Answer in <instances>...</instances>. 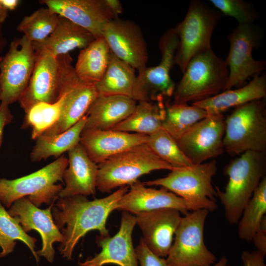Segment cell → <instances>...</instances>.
Listing matches in <instances>:
<instances>
[{"mask_svg": "<svg viewBox=\"0 0 266 266\" xmlns=\"http://www.w3.org/2000/svg\"><path fill=\"white\" fill-rule=\"evenodd\" d=\"M62 91L65 98L59 118L42 134L54 135L68 130L85 116L98 96L96 85L80 80L73 66L68 67L65 74Z\"/></svg>", "mask_w": 266, "mask_h": 266, "instance_id": "obj_17", "label": "cell"}, {"mask_svg": "<svg viewBox=\"0 0 266 266\" xmlns=\"http://www.w3.org/2000/svg\"><path fill=\"white\" fill-rule=\"evenodd\" d=\"M161 60L156 66L138 71L132 98L141 101H164L173 96L176 85L170 73L175 65L178 38L174 28L167 30L159 42Z\"/></svg>", "mask_w": 266, "mask_h": 266, "instance_id": "obj_10", "label": "cell"}, {"mask_svg": "<svg viewBox=\"0 0 266 266\" xmlns=\"http://www.w3.org/2000/svg\"><path fill=\"white\" fill-rule=\"evenodd\" d=\"M8 106L3 102L0 103V147L2 142L4 128L12 122L13 119Z\"/></svg>", "mask_w": 266, "mask_h": 266, "instance_id": "obj_41", "label": "cell"}, {"mask_svg": "<svg viewBox=\"0 0 266 266\" xmlns=\"http://www.w3.org/2000/svg\"><path fill=\"white\" fill-rule=\"evenodd\" d=\"M206 209L189 212L181 217L166 259L167 266H212L217 261L203 238L209 213Z\"/></svg>", "mask_w": 266, "mask_h": 266, "instance_id": "obj_9", "label": "cell"}, {"mask_svg": "<svg viewBox=\"0 0 266 266\" xmlns=\"http://www.w3.org/2000/svg\"><path fill=\"white\" fill-rule=\"evenodd\" d=\"M36 55L33 43L25 35L15 39L0 62V100L9 105L18 100L26 90Z\"/></svg>", "mask_w": 266, "mask_h": 266, "instance_id": "obj_12", "label": "cell"}, {"mask_svg": "<svg viewBox=\"0 0 266 266\" xmlns=\"http://www.w3.org/2000/svg\"><path fill=\"white\" fill-rule=\"evenodd\" d=\"M173 94L174 103L202 101L224 90L229 71L225 61L212 49L193 57Z\"/></svg>", "mask_w": 266, "mask_h": 266, "instance_id": "obj_4", "label": "cell"}, {"mask_svg": "<svg viewBox=\"0 0 266 266\" xmlns=\"http://www.w3.org/2000/svg\"><path fill=\"white\" fill-rule=\"evenodd\" d=\"M95 39L86 30L60 16L52 33L42 41L33 43V46L35 55L46 54L58 57L76 49L81 50Z\"/></svg>", "mask_w": 266, "mask_h": 266, "instance_id": "obj_24", "label": "cell"}, {"mask_svg": "<svg viewBox=\"0 0 266 266\" xmlns=\"http://www.w3.org/2000/svg\"><path fill=\"white\" fill-rule=\"evenodd\" d=\"M266 213V176H264L245 206L237 223L240 238L251 242Z\"/></svg>", "mask_w": 266, "mask_h": 266, "instance_id": "obj_31", "label": "cell"}, {"mask_svg": "<svg viewBox=\"0 0 266 266\" xmlns=\"http://www.w3.org/2000/svg\"><path fill=\"white\" fill-rule=\"evenodd\" d=\"M65 98V94L62 91L59 99L55 102H38L26 113L22 128L32 129V139L35 140L57 122L60 116Z\"/></svg>", "mask_w": 266, "mask_h": 266, "instance_id": "obj_33", "label": "cell"}, {"mask_svg": "<svg viewBox=\"0 0 266 266\" xmlns=\"http://www.w3.org/2000/svg\"><path fill=\"white\" fill-rule=\"evenodd\" d=\"M41 3L58 14L90 32L101 36L104 26L117 18L107 0H43Z\"/></svg>", "mask_w": 266, "mask_h": 266, "instance_id": "obj_19", "label": "cell"}, {"mask_svg": "<svg viewBox=\"0 0 266 266\" xmlns=\"http://www.w3.org/2000/svg\"><path fill=\"white\" fill-rule=\"evenodd\" d=\"M166 114L162 128L176 141L192 126L205 118V110L192 104L174 103L166 104Z\"/></svg>", "mask_w": 266, "mask_h": 266, "instance_id": "obj_32", "label": "cell"}, {"mask_svg": "<svg viewBox=\"0 0 266 266\" xmlns=\"http://www.w3.org/2000/svg\"><path fill=\"white\" fill-rule=\"evenodd\" d=\"M68 159L62 155L54 162L29 175L14 179H0V202L9 208L17 200L27 197L37 207L54 204L63 187V174Z\"/></svg>", "mask_w": 266, "mask_h": 266, "instance_id": "obj_6", "label": "cell"}, {"mask_svg": "<svg viewBox=\"0 0 266 266\" xmlns=\"http://www.w3.org/2000/svg\"><path fill=\"white\" fill-rule=\"evenodd\" d=\"M223 15L199 0H191L183 20L174 28L178 38L175 65L183 73L190 60L211 49L213 31Z\"/></svg>", "mask_w": 266, "mask_h": 266, "instance_id": "obj_8", "label": "cell"}, {"mask_svg": "<svg viewBox=\"0 0 266 266\" xmlns=\"http://www.w3.org/2000/svg\"><path fill=\"white\" fill-rule=\"evenodd\" d=\"M148 135L112 129L83 130L79 143L89 157L99 164L135 146L147 143Z\"/></svg>", "mask_w": 266, "mask_h": 266, "instance_id": "obj_21", "label": "cell"}, {"mask_svg": "<svg viewBox=\"0 0 266 266\" xmlns=\"http://www.w3.org/2000/svg\"><path fill=\"white\" fill-rule=\"evenodd\" d=\"M166 114L164 101H138L132 114L111 129L149 135L162 128Z\"/></svg>", "mask_w": 266, "mask_h": 266, "instance_id": "obj_28", "label": "cell"}, {"mask_svg": "<svg viewBox=\"0 0 266 266\" xmlns=\"http://www.w3.org/2000/svg\"><path fill=\"white\" fill-rule=\"evenodd\" d=\"M111 54L103 37L95 38L80 50L74 67L76 75L83 82L96 85L106 70Z\"/></svg>", "mask_w": 266, "mask_h": 266, "instance_id": "obj_27", "label": "cell"}, {"mask_svg": "<svg viewBox=\"0 0 266 266\" xmlns=\"http://www.w3.org/2000/svg\"><path fill=\"white\" fill-rule=\"evenodd\" d=\"M225 119L222 114L208 115L192 126L177 143L193 165L203 163L224 151Z\"/></svg>", "mask_w": 266, "mask_h": 266, "instance_id": "obj_14", "label": "cell"}, {"mask_svg": "<svg viewBox=\"0 0 266 266\" xmlns=\"http://www.w3.org/2000/svg\"><path fill=\"white\" fill-rule=\"evenodd\" d=\"M171 208L185 215L190 212L186 202L167 190L147 188L139 180L120 199L117 209L134 215L143 212Z\"/></svg>", "mask_w": 266, "mask_h": 266, "instance_id": "obj_22", "label": "cell"}, {"mask_svg": "<svg viewBox=\"0 0 266 266\" xmlns=\"http://www.w3.org/2000/svg\"><path fill=\"white\" fill-rule=\"evenodd\" d=\"M228 176L224 191L215 187L217 197L230 225L237 224L243 210L262 178L265 176V152L247 151L231 161L225 167Z\"/></svg>", "mask_w": 266, "mask_h": 266, "instance_id": "obj_2", "label": "cell"}, {"mask_svg": "<svg viewBox=\"0 0 266 266\" xmlns=\"http://www.w3.org/2000/svg\"><path fill=\"white\" fill-rule=\"evenodd\" d=\"M85 115L77 123L66 131L54 135L41 134L36 139L30 154L33 162L49 157L59 158L79 143L80 135L86 122Z\"/></svg>", "mask_w": 266, "mask_h": 266, "instance_id": "obj_29", "label": "cell"}, {"mask_svg": "<svg viewBox=\"0 0 266 266\" xmlns=\"http://www.w3.org/2000/svg\"><path fill=\"white\" fill-rule=\"evenodd\" d=\"M212 266H230V265L228 264L227 258L225 256H223L217 263L216 262Z\"/></svg>", "mask_w": 266, "mask_h": 266, "instance_id": "obj_45", "label": "cell"}, {"mask_svg": "<svg viewBox=\"0 0 266 266\" xmlns=\"http://www.w3.org/2000/svg\"><path fill=\"white\" fill-rule=\"evenodd\" d=\"M101 36L112 53L135 70L146 67L149 58L146 42L141 29L133 21L114 19L104 26Z\"/></svg>", "mask_w": 266, "mask_h": 266, "instance_id": "obj_15", "label": "cell"}, {"mask_svg": "<svg viewBox=\"0 0 266 266\" xmlns=\"http://www.w3.org/2000/svg\"><path fill=\"white\" fill-rule=\"evenodd\" d=\"M67 152L68 166L63 174L65 187L60 192L59 198L94 195L98 164L89 157L79 143Z\"/></svg>", "mask_w": 266, "mask_h": 266, "instance_id": "obj_23", "label": "cell"}, {"mask_svg": "<svg viewBox=\"0 0 266 266\" xmlns=\"http://www.w3.org/2000/svg\"><path fill=\"white\" fill-rule=\"evenodd\" d=\"M227 38L230 46L225 62L229 74L224 91L243 86L250 77L261 74L266 66L265 61L256 60L252 56L262 38L260 30L254 24H238Z\"/></svg>", "mask_w": 266, "mask_h": 266, "instance_id": "obj_11", "label": "cell"}, {"mask_svg": "<svg viewBox=\"0 0 266 266\" xmlns=\"http://www.w3.org/2000/svg\"><path fill=\"white\" fill-rule=\"evenodd\" d=\"M136 104L127 96H98L85 114L87 119L83 130L111 129L130 115Z\"/></svg>", "mask_w": 266, "mask_h": 266, "instance_id": "obj_25", "label": "cell"}, {"mask_svg": "<svg viewBox=\"0 0 266 266\" xmlns=\"http://www.w3.org/2000/svg\"><path fill=\"white\" fill-rule=\"evenodd\" d=\"M54 204L47 209H41L32 203L27 197L16 200L7 211L15 218L24 231L27 233L32 230L38 232L42 239L41 249L36 252L37 255L42 256L50 263L54 261L55 242L62 243L63 236L55 224L52 208Z\"/></svg>", "mask_w": 266, "mask_h": 266, "instance_id": "obj_16", "label": "cell"}, {"mask_svg": "<svg viewBox=\"0 0 266 266\" xmlns=\"http://www.w3.org/2000/svg\"><path fill=\"white\" fill-rule=\"evenodd\" d=\"M217 170V162L173 168L166 176L143 183L145 186H159L182 198L190 211L217 208L215 188L212 180Z\"/></svg>", "mask_w": 266, "mask_h": 266, "instance_id": "obj_3", "label": "cell"}, {"mask_svg": "<svg viewBox=\"0 0 266 266\" xmlns=\"http://www.w3.org/2000/svg\"><path fill=\"white\" fill-rule=\"evenodd\" d=\"M2 58L0 57V62Z\"/></svg>", "mask_w": 266, "mask_h": 266, "instance_id": "obj_46", "label": "cell"}, {"mask_svg": "<svg viewBox=\"0 0 266 266\" xmlns=\"http://www.w3.org/2000/svg\"><path fill=\"white\" fill-rule=\"evenodd\" d=\"M266 96V76L262 73L254 77L248 84L240 87L224 91L192 104L204 109L208 114H221L230 108L262 100Z\"/></svg>", "mask_w": 266, "mask_h": 266, "instance_id": "obj_26", "label": "cell"}, {"mask_svg": "<svg viewBox=\"0 0 266 266\" xmlns=\"http://www.w3.org/2000/svg\"><path fill=\"white\" fill-rule=\"evenodd\" d=\"M224 151L231 155L247 151L265 152L266 117L265 104L255 100L234 108L225 120Z\"/></svg>", "mask_w": 266, "mask_h": 266, "instance_id": "obj_7", "label": "cell"}, {"mask_svg": "<svg viewBox=\"0 0 266 266\" xmlns=\"http://www.w3.org/2000/svg\"><path fill=\"white\" fill-rule=\"evenodd\" d=\"M252 241L253 242L257 250L264 255L266 253V220L263 219L261 225L254 234Z\"/></svg>", "mask_w": 266, "mask_h": 266, "instance_id": "obj_40", "label": "cell"}, {"mask_svg": "<svg viewBox=\"0 0 266 266\" xmlns=\"http://www.w3.org/2000/svg\"><path fill=\"white\" fill-rule=\"evenodd\" d=\"M135 250L140 266H167L166 259L154 254L146 246L142 238Z\"/></svg>", "mask_w": 266, "mask_h": 266, "instance_id": "obj_38", "label": "cell"}, {"mask_svg": "<svg viewBox=\"0 0 266 266\" xmlns=\"http://www.w3.org/2000/svg\"><path fill=\"white\" fill-rule=\"evenodd\" d=\"M59 17L47 7L40 8L25 16L17 26V30L32 43L40 42L54 31Z\"/></svg>", "mask_w": 266, "mask_h": 266, "instance_id": "obj_35", "label": "cell"}, {"mask_svg": "<svg viewBox=\"0 0 266 266\" xmlns=\"http://www.w3.org/2000/svg\"><path fill=\"white\" fill-rule=\"evenodd\" d=\"M222 15L234 18L238 24H251L258 18L256 10L251 3L243 0H210Z\"/></svg>", "mask_w": 266, "mask_h": 266, "instance_id": "obj_37", "label": "cell"}, {"mask_svg": "<svg viewBox=\"0 0 266 266\" xmlns=\"http://www.w3.org/2000/svg\"><path fill=\"white\" fill-rule=\"evenodd\" d=\"M96 187L110 193L116 188L131 186L141 176L156 170L174 167L159 158L147 143L141 144L98 164Z\"/></svg>", "mask_w": 266, "mask_h": 266, "instance_id": "obj_5", "label": "cell"}, {"mask_svg": "<svg viewBox=\"0 0 266 266\" xmlns=\"http://www.w3.org/2000/svg\"><path fill=\"white\" fill-rule=\"evenodd\" d=\"M111 11L116 18L119 17L123 10L121 2L118 0H107Z\"/></svg>", "mask_w": 266, "mask_h": 266, "instance_id": "obj_42", "label": "cell"}, {"mask_svg": "<svg viewBox=\"0 0 266 266\" xmlns=\"http://www.w3.org/2000/svg\"><path fill=\"white\" fill-rule=\"evenodd\" d=\"M136 224L135 215L124 211L118 232L113 236H98L97 243L101 251L94 257L80 262L78 266H103L108 264L119 266H138L132 233Z\"/></svg>", "mask_w": 266, "mask_h": 266, "instance_id": "obj_18", "label": "cell"}, {"mask_svg": "<svg viewBox=\"0 0 266 266\" xmlns=\"http://www.w3.org/2000/svg\"><path fill=\"white\" fill-rule=\"evenodd\" d=\"M7 11L0 2V24L2 23L7 18Z\"/></svg>", "mask_w": 266, "mask_h": 266, "instance_id": "obj_44", "label": "cell"}, {"mask_svg": "<svg viewBox=\"0 0 266 266\" xmlns=\"http://www.w3.org/2000/svg\"><path fill=\"white\" fill-rule=\"evenodd\" d=\"M265 255L258 251H243L241 258L243 266H266L265 263Z\"/></svg>", "mask_w": 266, "mask_h": 266, "instance_id": "obj_39", "label": "cell"}, {"mask_svg": "<svg viewBox=\"0 0 266 266\" xmlns=\"http://www.w3.org/2000/svg\"><path fill=\"white\" fill-rule=\"evenodd\" d=\"M35 55L30 80L18 100L25 113L38 102L53 103L59 99L66 68L72 62L69 54L58 57L46 54Z\"/></svg>", "mask_w": 266, "mask_h": 266, "instance_id": "obj_13", "label": "cell"}, {"mask_svg": "<svg viewBox=\"0 0 266 266\" xmlns=\"http://www.w3.org/2000/svg\"><path fill=\"white\" fill-rule=\"evenodd\" d=\"M24 243L30 249L38 263L39 257L35 251L36 239L26 233L17 219L11 216L0 202V257L12 253L15 247L16 241Z\"/></svg>", "mask_w": 266, "mask_h": 266, "instance_id": "obj_34", "label": "cell"}, {"mask_svg": "<svg viewBox=\"0 0 266 266\" xmlns=\"http://www.w3.org/2000/svg\"><path fill=\"white\" fill-rule=\"evenodd\" d=\"M128 188V186L120 187L106 197L92 200L84 196L58 198L52 214L63 236L58 247L63 257L71 260L80 239L91 231H98L101 236L109 235L106 227L107 218L117 209L118 201Z\"/></svg>", "mask_w": 266, "mask_h": 266, "instance_id": "obj_1", "label": "cell"}, {"mask_svg": "<svg viewBox=\"0 0 266 266\" xmlns=\"http://www.w3.org/2000/svg\"><path fill=\"white\" fill-rule=\"evenodd\" d=\"M180 213L177 209L166 208L135 215L143 241L157 256L161 258L167 256L182 217Z\"/></svg>", "mask_w": 266, "mask_h": 266, "instance_id": "obj_20", "label": "cell"}, {"mask_svg": "<svg viewBox=\"0 0 266 266\" xmlns=\"http://www.w3.org/2000/svg\"><path fill=\"white\" fill-rule=\"evenodd\" d=\"M135 70L111 52L106 70L96 85L98 96L120 95L132 98L136 78Z\"/></svg>", "mask_w": 266, "mask_h": 266, "instance_id": "obj_30", "label": "cell"}, {"mask_svg": "<svg viewBox=\"0 0 266 266\" xmlns=\"http://www.w3.org/2000/svg\"><path fill=\"white\" fill-rule=\"evenodd\" d=\"M147 143L159 158L174 168L193 165L177 141L163 128L148 135Z\"/></svg>", "mask_w": 266, "mask_h": 266, "instance_id": "obj_36", "label": "cell"}, {"mask_svg": "<svg viewBox=\"0 0 266 266\" xmlns=\"http://www.w3.org/2000/svg\"><path fill=\"white\" fill-rule=\"evenodd\" d=\"M0 2L7 10H14L20 3L18 0H0Z\"/></svg>", "mask_w": 266, "mask_h": 266, "instance_id": "obj_43", "label": "cell"}]
</instances>
